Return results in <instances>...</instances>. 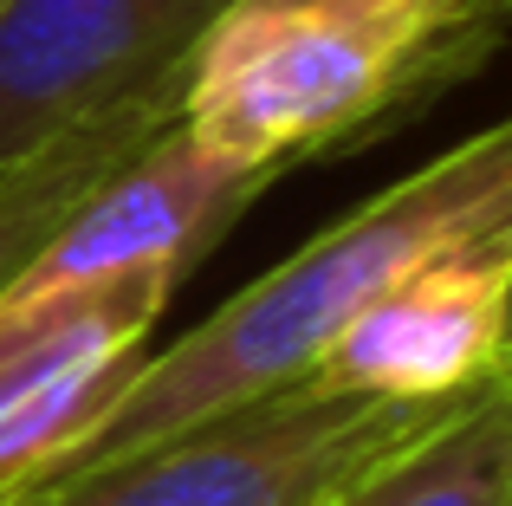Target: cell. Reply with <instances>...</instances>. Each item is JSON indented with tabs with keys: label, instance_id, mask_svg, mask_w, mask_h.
Here are the masks:
<instances>
[{
	"label": "cell",
	"instance_id": "7a4b0ae2",
	"mask_svg": "<svg viewBox=\"0 0 512 506\" xmlns=\"http://www.w3.org/2000/svg\"><path fill=\"white\" fill-rule=\"evenodd\" d=\"M500 26L506 0H234L188 52L182 130L279 182L409 124L487 65Z\"/></svg>",
	"mask_w": 512,
	"mask_h": 506
},
{
	"label": "cell",
	"instance_id": "30bf717a",
	"mask_svg": "<svg viewBox=\"0 0 512 506\" xmlns=\"http://www.w3.org/2000/svg\"><path fill=\"white\" fill-rule=\"evenodd\" d=\"M150 364V338L143 344H124L111 357H91V364L65 370V377L39 383V390L13 396L0 409V506L26 487H39L104 416L111 403L130 390V377Z\"/></svg>",
	"mask_w": 512,
	"mask_h": 506
},
{
	"label": "cell",
	"instance_id": "277c9868",
	"mask_svg": "<svg viewBox=\"0 0 512 506\" xmlns=\"http://www.w3.org/2000/svg\"><path fill=\"white\" fill-rule=\"evenodd\" d=\"M234 0H0V169L195 52Z\"/></svg>",
	"mask_w": 512,
	"mask_h": 506
},
{
	"label": "cell",
	"instance_id": "3957f363",
	"mask_svg": "<svg viewBox=\"0 0 512 506\" xmlns=\"http://www.w3.org/2000/svg\"><path fill=\"white\" fill-rule=\"evenodd\" d=\"M467 396L415 403L299 377L150 435L130 455L52 474L7 506H331L357 474L428 435Z\"/></svg>",
	"mask_w": 512,
	"mask_h": 506
},
{
	"label": "cell",
	"instance_id": "8992f818",
	"mask_svg": "<svg viewBox=\"0 0 512 506\" xmlns=\"http://www.w3.org/2000/svg\"><path fill=\"white\" fill-rule=\"evenodd\" d=\"M266 189H273L266 176L227 169L208 150H195L175 117L13 279L20 286H85V279H124L143 266L195 273Z\"/></svg>",
	"mask_w": 512,
	"mask_h": 506
},
{
	"label": "cell",
	"instance_id": "6da1fadb",
	"mask_svg": "<svg viewBox=\"0 0 512 506\" xmlns=\"http://www.w3.org/2000/svg\"><path fill=\"white\" fill-rule=\"evenodd\" d=\"M480 234H512V130L506 124L474 130L461 150H441L415 176L389 182L383 195H370L344 221H331L318 241H305L292 260H279L266 279L234 292L188 338H175L169 351H150V364L130 377V390L111 403V416L52 474L130 455L150 435H169L221 403L266 396L279 383L312 377L325 344L396 273L422 266L428 253L480 241Z\"/></svg>",
	"mask_w": 512,
	"mask_h": 506
},
{
	"label": "cell",
	"instance_id": "52a82bcc",
	"mask_svg": "<svg viewBox=\"0 0 512 506\" xmlns=\"http://www.w3.org/2000/svg\"><path fill=\"white\" fill-rule=\"evenodd\" d=\"M182 78H188V59L169 65L150 85H137L130 98L104 104L98 117L72 124L65 137H52L46 150H33L26 163L0 169V286H7L117 169L137 163L156 130H169L175 117H182Z\"/></svg>",
	"mask_w": 512,
	"mask_h": 506
},
{
	"label": "cell",
	"instance_id": "5b68a950",
	"mask_svg": "<svg viewBox=\"0 0 512 506\" xmlns=\"http://www.w3.org/2000/svg\"><path fill=\"white\" fill-rule=\"evenodd\" d=\"M512 234H480L396 273L325 344L312 377L370 396H467L506 377Z\"/></svg>",
	"mask_w": 512,
	"mask_h": 506
},
{
	"label": "cell",
	"instance_id": "ba28073f",
	"mask_svg": "<svg viewBox=\"0 0 512 506\" xmlns=\"http://www.w3.org/2000/svg\"><path fill=\"white\" fill-rule=\"evenodd\" d=\"M188 273L143 266L124 279H85V286H0V409L65 370L143 344L150 325L169 312Z\"/></svg>",
	"mask_w": 512,
	"mask_h": 506
},
{
	"label": "cell",
	"instance_id": "9c48e42d",
	"mask_svg": "<svg viewBox=\"0 0 512 506\" xmlns=\"http://www.w3.org/2000/svg\"><path fill=\"white\" fill-rule=\"evenodd\" d=\"M331 506H512V390L480 383L454 416L376 461Z\"/></svg>",
	"mask_w": 512,
	"mask_h": 506
}]
</instances>
